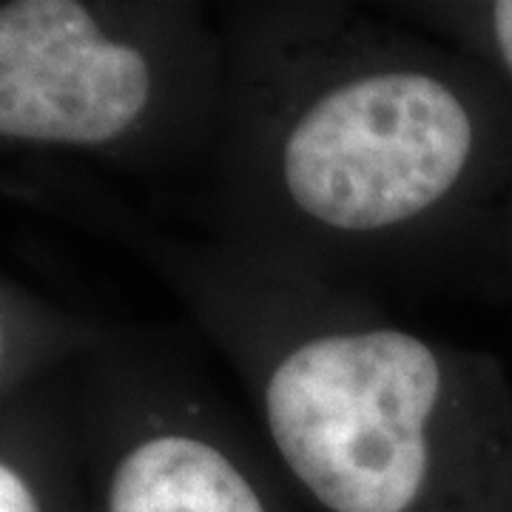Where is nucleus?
Instances as JSON below:
<instances>
[{
	"label": "nucleus",
	"instance_id": "1",
	"mask_svg": "<svg viewBox=\"0 0 512 512\" xmlns=\"http://www.w3.org/2000/svg\"><path fill=\"white\" fill-rule=\"evenodd\" d=\"M217 9L208 237L356 291L501 239L512 97L478 63L376 3Z\"/></svg>",
	"mask_w": 512,
	"mask_h": 512
},
{
	"label": "nucleus",
	"instance_id": "2",
	"mask_svg": "<svg viewBox=\"0 0 512 512\" xmlns=\"http://www.w3.org/2000/svg\"><path fill=\"white\" fill-rule=\"evenodd\" d=\"M151 256L316 510L512 512V384L495 356L214 237L154 234Z\"/></svg>",
	"mask_w": 512,
	"mask_h": 512
},
{
	"label": "nucleus",
	"instance_id": "6",
	"mask_svg": "<svg viewBox=\"0 0 512 512\" xmlns=\"http://www.w3.org/2000/svg\"><path fill=\"white\" fill-rule=\"evenodd\" d=\"M0 512H55L26 461L0 456Z\"/></svg>",
	"mask_w": 512,
	"mask_h": 512
},
{
	"label": "nucleus",
	"instance_id": "5",
	"mask_svg": "<svg viewBox=\"0 0 512 512\" xmlns=\"http://www.w3.org/2000/svg\"><path fill=\"white\" fill-rule=\"evenodd\" d=\"M376 6L470 57L512 97V0H396Z\"/></svg>",
	"mask_w": 512,
	"mask_h": 512
},
{
	"label": "nucleus",
	"instance_id": "8",
	"mask_svg": "<svg viewBox=\"0 0 512 512\" xmlns=\"http://www.w3.org/2000/svg\"><path fill=\"white\" fill-rule=\"evenodd\" d=\"M6 345H9V336H6V322H3V316H0V365H3V359H6Z\"/></svg>",
	"mask_w": 512,
	"mask_h": 512
},
{
	"label": "nucleus",
	"instance_id": "7",
	"mask_svg": "<svg viewBox=\"0 0 512 512\" xmlns=\"http://www.w3.org/2000/svg\"><path fill=\"white\" fill-rule=\"evenodd\" d=\"M501 251L507 256V265H510L512 274V183L510 194H507V205H504V222H501Z\"/></svg>",
	"mask_w": 512,
	"mask_h": 512
},
{
	"label": "nucleus",
	"instance_id": "3",
	"mask_svg": "<svg viewBox=\"0 0 512 512\" xmlns=\"http://www.w3.org/2000/svg\"><path fill=\"white\" fill-rule=\"evenodd\" d=\"M225 100L217 3L103 12L77 0L0 6V140L208 163Z\"/></svg>",
	"mask_w": 512,
	"mask_h": 512
},
{
	"label": "nucleus",
	"instance_id": "4",
	"mask_svg": "<svg viewBox=\"0 0 512 512\" xmlns=\"http://www.w3.org/2000/svg\"><path fill=\"white\" fill-rule=\"evenodd\" d=\"M97 512H291L271 464L188 362L134 370Z\"/></svg>",
	"mask_w": 512,
	"mask_h": 512
}]
</instances>
